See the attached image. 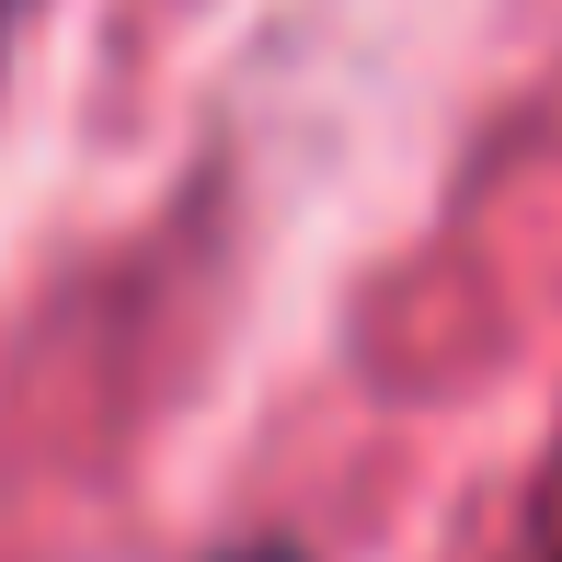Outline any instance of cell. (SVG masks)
<instances>
[{"mask_svg": "<svg viewBox=\"0 0 562 562\" xmlns=\"http://www.w3.org/2000/svg\"><path fill=\"white\" fill-rule=\"evenodd\" d=\"M551 562H562V551H551Z\"/></svg>", "mask_w": 562, "mask_h": 562, "instance_id": "3", "label": "cell"}, {"mask_svg": "<svg viewBox=\"0 0 562 562\" xmlns=\"http://www.w3.org/2000/svg\"><path fill=\"white\" fill-rule=\"evenodd\" d=\"M12 12H23V0H0V35H12Z\"/></svg>", "mask_w": 562, "mask_h": 562, "instance_id": "2", "label": "cell"}, {"mask_svg": "<svg viewBox=\"0 0 562 562\" xmlns=\"http://www.w3.org/2000/svg\"><path fill=\"white\" fill-rule=\"evenodd\" d=\"M229 562H299V551H229Z\"/></svg>", "mask_w": 562, "mask_h": 562, "instance_id": "1", "label": "cell"}]
</instances>
